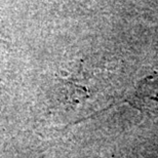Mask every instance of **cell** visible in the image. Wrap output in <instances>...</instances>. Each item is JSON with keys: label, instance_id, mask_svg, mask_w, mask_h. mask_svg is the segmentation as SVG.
I'll return each instance as SVG.
<instances>
[{"label": "cell", "instance_id": "6da1fadb", "mask_svg": "<svg viewBox=\"0 0 158 158\" xmlns=\"http://www.w3.org/2000/svg\"><path fill=\"white\" fill-rule=\"evenodd\" d=\"M135 106L144 109L158 108V76L146 79L138 88L134 100Z\"/></svg>", "mask_w": 158, "mask_h": 158}]
</instances>
